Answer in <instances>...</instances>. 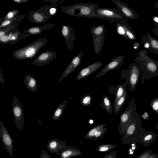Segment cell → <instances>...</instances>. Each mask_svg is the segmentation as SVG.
<instances>
[{"label":"cell","instance_id":"9","mask_svg":"<svg viewBox=\"0 0 158 158\" xmlns=\"http://www.w3.org/2000/svg\"><path fill=\"white\" fill-rule=\"evenodd\" d=\"M49 10V6L45 5L37 10L30 12L28 19L31 23H45L52 17L50 15Z\"/></svg>","mask_w":158,"mask_h":158},{"label":"cell","instance_id":"11","mask_svg":"<svg viewBox=\"0 0 158 158\" xmlns=\"http://www.w3.org/2000/svg\"><path fill=\"white\" fill-rule=\"evenodd\" d=\"M12 110L15 123L19 130H22L24 123L25 117L22 104L16 96L13 99Z\"/></svg>","mask_w":158,"mask_h":158},{"label":"cell","instance_id":"10","mask_svg":"<svg viewBox=\"0 0 158 158\" xmlns=\"http://www.w3.org/2000/svg\"><path fill=\"white\" fill-rule=\"evenodd\" d=\"M17 26L10 30L5 35L0 37V43L3 44H14L23 39L26 38L30 35L22 33L19 31Z\"/></svg>","mask_w":158,"mask_h":158},{"label":"cell","instance_id":"41","mask_svg":"<svg viewBox=\"0 0 158 158\" xmlns=\"http://www.w3.org/2000/svg\"><path fill=\"white\" fill-rule=\"evenodd\" d=\"M116 152L113 150L110 153L105 155L104 158H116Z\"/></svg>","mask_w":158,"mask_h":158},{"label":"cell","instance_id":"7","mask_svg":"<svg viewBox=\"0 0 158 158\" xmlns=\"http://www.w3.org/2000/svg\"><path fill=\"white\" fill-rule=\"evenodd\" d=\"M93 39V47L95 54L100 53L105 40V27L103 25L92 26L89 29Z\"/></svg>","mask_w":158,"mask_h":158},{"label":"cell","instance_id":"52","mask_svg":"<svg viewBox=\"0 0 158 158\" xmlns=\"http://www.w3.org/2000/svg\"><path fill=\"white\" fill-rule=\"evenodd\" d=\"M102 158H104V156Z\"/></svg>","mask_w":158,"mask_h":158},{"label":"cell","instance_id":"13","mask_svg":"<svg viewBox=\"0 0 158 158\" xmlns=\"http://www.w3.org/2000/svg\"><path fill=\"white\" fill-rule=\"evenodd\" d=\"M112 1L124 19L136 20L139 18V16L135 10L120 0H112Z\"/></svg>","mask_w":158,"mask_h":158},{"label":"cell","instance_id":"25","mask_svg":"<svg viewBox=\"0 0 158 158\" xmlns=\"http://www.w3.org/2000/svg\"><path fill=\"white\" fill-rule=\"evenodd\" d=\"M24 82L28 89L30 91L35 92L37 90V81L31 75H26L24 78Z\"/></svg>","mask_w":158,"mask_h":158},{"label":"cell","instance_id":"39","mask_svg":"<svg viewBox=\"0 0 158 158\" xmlns=\"http://www.w3.org/2000/svg\"><path fill=\"white\" fill-rule=\"evenodd\" d=\"M153 154V152L151 150L148 149L145 151L136 158H148Z\"/></svg>","mask_w":158,"mask_h":158},{"label":"cell","instance_id":"17","mask_svg":"<svg viewBox=\"0 0 158 158\" xmlns=\"http://www.w3.org/2000/svg\"><path fill=\"white\" fill-rule=\"evenodd\" d=\"M84 53V51H81L72 59L62 73L59 79L58 83L60 82L69 74L73 72L80 65Z\"/></svg>","mask_w":158,"mask_h":158},{"label":"cell","instance_id":"32","mask_svg":"<svg viewBox=\"0 0 158 158\" xmlns=\"http://www.w3.org/2000/svg\"><path fill=\"white\" fill-rule=\"evenodd\" d=\"M115 26L116 28L117 33L118 35L127 40V38L123 25L121 20L116 21L115 23Z\"/></svg>","mask_w":158,"mask_h":158},{"label":"cell","instance_id":"15","mask_svg":"<svg viewBox=\"0 0 158 158\" xmlns=\"http://www.w3.org/2000/svg\"><path fill=\"white\" fill-rule=\"evenodd\" d=\"M73 26L63 24L61 29V33L64 38L66 45L69 50H71L73 46V43L77 40V37L73 33Z\"/></svg>","mask_w":158,"mask_h":158},{"label":"cell","instance_id":"42","mask_svg":"<svg viewBox=\"0 0 158 158\" xmlns=\"http://www.w3.org/2000/svg\"><path fill=\"white\" fill-rule=\"evenodd\" d=\"M40 158H51L48 152L44 150H42L40 152Z\"/></svg>","mask_w":158,"mask_h":158},{"label":"cell","instance_id":"22","mask_svg":"<svg viewBox=\"0 0 158 158\" xmlns=\"http://www.w3.org/2000/svg\"><path fill=\"white\" fill-rule=\"evenodd\" d=\"M54 24L46 23L44 25L31 27L23 31V32L32 35L41 34L43 30H50L54 26Z\"/></svg>","mask_w":158,"mask_h":158},{"label":"cell","instance_id":"43","mask_svg":"<svg viewBox=\"0 0 158 158\" xmlns=\"http://www.w3.org/2000/svg\"><path fill=\"white\" fill-rule=\"evenodd\" d=\"M43 1L44 2H48L50 3H52L53 4H54L56 5L62 3L63 2V0H43Z\"/></svg>","mask_w":158,"mask_h":158},{"label":"cell","instance_id":"8","mask_svg":"<svg viewBox=\"0 0 158 158\" xmlns=\"http://www.w3.org/2000/svg\"><path fill=\"white\" fill-rule=\"evenodd\" d=\"M94 12L97 16L101 17L111 23L125 19L119 10L116 8L98 7L95 9Z\"/></svg>","mask_w":158,"mask_h":158},{"label":"cell","instance_id":"21","mask_svg":"<svg viewBox=\"0 0 158 158\" xmlns=\"http://www.w3.org/2000/svg\"><path fill=\"white\" fill-rule=\"evenodd\" d=\"M109 92L114 95L115 99L113 106H114L118 100L127 91V84L124 83L121 84H118L116 85H111L109 89Z\"/></svg>","mask_w":158,"mask_h":158},{"label":"cell","instance_id":"18","mask_svg":"<svg viewBox=\"0 0 158 158\" xmlns=\"http://www.w3.org/2000/svg\"><path fill=\"white\" fill-rule=\"evenodd\" d=\"M103 65L100 61H97L82 68L79 72L76 78V80L83 79L100 69Z\"/></svg>","mask_w":158,"mask_h":158},{"label":"cell","instance_id":"3","mask_svg":"<svg viewBox=\"0 0 158 158\" xmlns=\"http://www.w3.org/2000/svg\"><path fill=\"white\" fill-rule=\"evenodd\" d=\"M142 125L141 117L137 114L122 139L123 144L131 145L139 143L143 134L146 131V129L142 127Z\"/></svg>","mask_w":158,"mask_h":158},{"label":"cell","instance_id":"19","mask_svg":"<svg viewBox=\"0 0 158 158\" xmlns=\"http://www.w3.org/2000/svg\"><path fill=\"white\" fill-rule=\"evenodd\" d=\"M141 40L145 48L151 52L158 55V40L149 33L141 36Z\"/></svg>","mask_w":158,"mask_h":158},{"label":"cell","instance_id":"16","mask_svg":"<svg viewBox=\"0 0 158 158\" xmlns=\"http://www.w3.org/2000/svg\"><path fill=\"white\" fill-rule=\"evenodd\" d=\"M56 56V52L54 51H46L40 54L32 62L34 65L43 66L49 64L54 60Z\"/></svg>","mask_w":158,"mask_h":158},{"label":"cell","instance_id":"47","mask_svg":"<svg viewBox=\"0 0 158 158\" xmlns=\"http://www.w3.org/2000/svg\"><path fill=\"white\" fill-rule=\"evenodd\" d=\"M14 2L18 4H21L28 2V0H12Z\"/></svg>","mask_w":158,"mask_h":158},{"label":"cell","instance_id":"49","mask_svg":"<svg viewBox=\"0 0 158 158\" xmlns=\"http://www.w3.org/2000/svg\"><path fill=\"white\" fill-rule=\"evenodd\" d=\"M152 30L154 34L158 38V27H156Z\"/></svg>","mask_w":158,"mask_h":158},{"label":"cell","instance_id":"14","mask_svg":"<svg viewBox=\"0 0 158 158\" xmlns=\"http://www.w3.org/2000/svg\"><path fill=\"white\" fill-rule=\"evenodd\" d=\"M124 58V56L121 55L114 58L101 70L94 79L101 77L109 71L120 68L123 64Z\"/></svg>","mask_w":158,"mask_h":158},{"label":"cell","instance_id":"38","mask_svg":"<svg viewBox=\"0 0 158 158\" xmlns=\"http://www.w3.org/2000/svg\"><path fill=\"white\" fill-rule=\"evenodd\" d=\"M150 106L153 110L158 115V97L152 99L150 103Z\"/></svg>","mask_w":158,"mask_h":158},{"label":"cell","instance_id":"48","mask_svg":"<svg viewBox=\"0 0 158 158\" xmlns=\"http://www.w3.org/2000/svg\"><path fill=\"white\" fill-rule=\"evenodd\" d=\"M5 79L3 77L1 69H0V82L2 84L4 83Z\"/></svg>","mask_w":158,"mask_h":158},{"label":"cell","instance_id":"40","mask_svg":"<svg viewBox=\"0 0 158 158\" xmlns=\"http://www.w3.org/2000/svg\"><path fill=\"white\" fill-rule=\"evenodd\" d=\"M49 7L50 14L51 16H53L56 14L58 9L56 6V5L54 4H52Z\"/></svg>","mask_w":158,"mask_h":158},{"label":"cell","instance_id":"37","mask_svg":"<svg viewBox=\"0 0 158 158\" xmlns=\"http://www.w3.org/2000/svg\"><path fill=\"white\" fill-rule=\"evenodd\" d=\"M107 130V129L105 127L99 130L96 133L92 139L96 140L102 138Z\"/></svg>","mask_w":158,"mask_h":158},{"label":"cell","instance_id":"31","mask_svg":"<svg viewBox=\"0 0 158 158\" xmlns=\"http://www.w3.org/2000/svg\"><path fill=\"white\" fill-rule=\"evenodd\" d=\"M106 125V124H101L93 127L88 132L85 136L84 138L88 139H92L97 131L104 128Z\"/></svg>","mask_w":158,"mask_h":158},{"label":"cell","instance_id":"30","mask_svg":"<svg viewBox=\"0 0 158 158\" xmlns=\"http://www.w3.org/2000/svg\"><path fill=\"white\" fill-rule=\"evenodd\" d=\"M127 93L126 91L117 101L115 105L113 106L115 114L119 113L122 107L124 105L127 98Z\"/></svg>","mask_w":158,"mask_h":158},{"label":"cell","instance_id":"5","mask_svg":"<svg viewBox=\"0 0 158 158\" xmlns=\"http://www.w3.org/2000/svg\"><path fill=\"white\" fill-rule=\"evenodd\" d=\"M142 73L139 65L134 62L130 64L128 69L121 71L120 77L126 79V83L129 88V93L136 90Z\"/></svg>","mask_w":158,"mask_h":158},{"label":"cell","instance_id":"20","mask_svg":"<svg viewBox=\"0 0 158 158\" xmlns=\"http://www.w3.org/2000/svg\"><path fill=\"white\" fill-rule=\"evenodd\" d=\"M67 146L66 142L58 139H53L47 143L46 147L50 153H54L60 156L63 150Z\"/></svg>","mask_w":158,"mask_h":158},{"label":"cell","instance_id":"51","mask_svg":"<svg viewBox=\"0 0 158 158\" xmlns=\"http://www.w3.org/2000/svg\"><path fill=\"white\" fill-rule=\"evenodd\" d=\"M153 5L158 10V2L154 3Z\"/></svg>","mask_w":158,"mask_h":158},{"label":"cell","instance_id":"36","mask_svg":"<svg viewBox=\"0 0 158 158\" xmlns=\"http://www.w3.org/2000/svg\"><path fill=\"white\" fill-rule=\"evenodd\" d=\"M92 102V97L90 95L87 94L84 96L81 99L80 103L84 106L91 105Z\"/></svg>","mask_w":158,"mask_h":158},{"label":"cell","instance_id":"23","mask_svg":"<svg viewBox=\"0 0 158 158\" xmlns=\"http://www.w3.org/2000/svg\"><path fill=\"white\" fill-rule=\"evenodd\" d=\"M158 135L154 132L152 131H146L143 134L139 143L144 147L149 146L153 143L156 141Z\"/></svg>","mask_w":158,"mask_h":158},{"label":"cell","instance_id":"27","mask_svg":"<svg viewBox=\"0 0 158 158\" xmlns=\"http://www.w3.org/2000/svg\"><path fill=\"white\" fill-rule=\"evenodd\" d=\"M25 18L24 15H20L12 19L3 20L0 23V29L6 28L11 25H14L17 22L21 21Z\"/></svg>","mask_w":158,"mask_h":158},{"label":"cell","instance_id":"26","mask_svg":"<svg viewBox=\"0 0 158 158\" xmlns=\"http://www.w3.org/2000/svg\"><path fill=\"white\" fill-rule=\"evenodd\" d=\"M121 21L127 37V40L131 41L135 40L136 39V36L133 30L130 26L128 19H125Z\"/></svg>","mask_w":158,"mask_h":158},{"label":"cell","instance_id":"50","mask_svg":"<svg viewBox=\"0 0 158 158\" xmlns=\"http://www.w3.org/2000/svg\"><path fill=\"white\" fill-rule=\"evenodd\" d=\"M148 158H158V154L156 153H153Z\"/></svg>","mask_w":158,"mask_h":158},{"label":"cell","instance_id":"45","mask_svg":"<svg viewBox=\"0 0 158 158\" xmlns=\"http://www.w3.org/2000/svg\"><path fill=\"white\" fill-rule=\"evenodd\" d=\"M139 43L137 42H134L133 43V48L134 50L136 51L139 50Z\"/></svg>","mask_w":158,"mask_h":158},{"label":"cell","instance_id":"28","mask_svg":"<svg viewBox=\"0 0 158 158\" xmlns=\"http://www.w3.org/2000/svg\"><path fill=\"white\" fill-rule=\"evenodd\" d=\"M102 101L100 106L101 107L109 114H111L113 113V110L111 102L109 97L103 94L102 96Z\"/></svg>","mask_w":158,"mask_h":158},{"label":"cell","instance_id":"44","mask_svg":"<svg viewBox=\"0 0 158 158\" xmlns=\"http://www.w3.org/2000/svg\"><path fill=\"white\" fill-rule=\"evenodd\" d=\"M151 20L154 22V24L156 27H158V16H153L152 17Z\"/></svg>","mask_w":158,"mask_h":158},{"label":"cell","instance_id":"1","mask_svg":"<svg viewBox=\"0 0 158 158\" xmlns=\"http://www.w3.org/2000/svg\"><path fill=\"white\" fill-rule=\"evenodd\" d=\"M142 72L141 85H143L145 79L150 80L158 76V62L149 56L146 50H139L135 59Z\"/></svg>","mask_w":158,"mask_h":158},{"label":"cell","instance_id":"24","mask_svg":"<svg viewBox=\"0 0 158 158\" xmlns=\"http://www.w3.org/2000/svg\"><path fill=\"white\" fill-rule=\"evenodd\" d=\"M82 153L75 146H68L63 150L60 155V158H71L73 156L82 155Z\"/></svg>","mask_w":158,"mask_h":158},{"label":"cell","instance_id":"29","mask_svg":"<svg viewBox=\"0 0 158 158\" xmlns=\"http://www.w3.org/2000/svg\"><path fill=\"white\" fill-rule=\"evenodd\" d=\"M67 103V101H65L58 106L53 115L52 117L54 120L57 121L61 117Z\"/></svg>","mask_w":158,"mask_h":158},{"label":"cell","instance_id":"35","mask_svg":"<svg viewBox=\"0 0 158 158\" xmlns=\"http://www.w3.org/2000/svg\"><path fill=\"white\" fill-rule=\"evenodd\" d=\"M21 21H19L17 22L14 25H11L6 28L0 29V37L6 35L11 29L14 28V27L19 26Z\"/></svg>","mask_w":158,"mask_h":158},{"label":"cell","instance_id":"33","mask_svg":"<svg viewBox=\"0 0 158 158\" xmlns=\"http://www.w3.org/2000/svg\"><path fill=\"white\" fill-rule=\"evenodd\" d=\"M116 147V145L111 144H102L97 148L96 151L106 152L112 150Z\"/></svg>","mask_w":158,"mask_h":158},{"label":"cell","instance_id":"4","mask_svg":"<svg viewBox=\"0 0 158 158\" xmlns=\"http://www.w3.org/2000/svg\"><path fill=\"white\" fill-rule=\"evenodd\" d=\"M48 41L47 38L36 40L31 44L14 51L12 56L17 60L33 59L40 49L46 44Z\"/></svg>","mask_w":158,"mask_h":158},{"label":"cell","instance_id":"12","mask_svg":"<svg viewBox=\"0 0 158 158\" xmlns=\"http://www.w3.org/2000/svg\"><path fill=\"white\" fill-rule=\"evenodd\" d=\"M0 137L6 151L10 156H12L14 152L13 140L2 121H0Z\"/></svg>","mask_w":158,"mask_h":158},{"label":"cell","instance_id":"6","mask_svg":"<svg viewBox=\"0 0 158 158\" xmlns=\"http://www.w3.org/2000/svg\"><path fill=\"white\" fill-rule=\"evenodd\" d=\"M134 97L129 103L120 118L118 129L121 135H124L129 126L135 119L137 113Z\"/></svg>","mask_w":158,"mask_h":158},{"label":"cell","instance_id":"46","mask_svg":"<svg viewBox=\"0 0 158 158\" xmlns=\"http://www.w3.org/2000/svg\"><path fill=\"white\" fill-rule=\"evenodd\" d=\"M140 117L145 120H148L149 119V115L146 111H145Z\"/></svg>","mask_w":158,"mask_h":158},{"label":"cell","instance_id":"34","mask_svg":"<svg viewBox=\"0 0 158 158\" xmlns=\"http://www.w3.org/2000/svg\"><path fill=\"white\" fill-rule=\"evenodd\" d=\"M19 11L15 9L8 12L3 18H0V23L3 20L12 19L18 15Z\"/></svg>","mask_w":158,"mask_h":158},{"label":"cell","instance_id":"2","mask_svg":"<svg viewBox=\"0 0 158 158\" xmlns=\"http://www.w3.org/2000/svg\"><path fill=\"white\" fill-rule=\"evenodd\" d=\"M98 6V4L94 3L81 2L66 6H62L61 9L63 12L69 15L104 19L94 13V10Z\"/></svg>","mask_w":158,"mask_h":158}]
</instances>
